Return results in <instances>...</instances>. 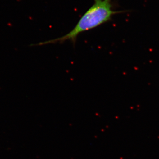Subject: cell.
<instances>
[{
    "mask_svg": "<svg viewBox=\"0 0 159 159\" xmlns=\"http://www.w3.org/2000/svg\"><path fill=\"white\" fill-rule=\"evenodd\" d=\"M112 0H94L93 5L82 16L75 27L68 34L58 38L32 45L62 43L67 41H70L75 45L77 36L80 33L110 21L114 15L128 11V10L115 11L112 9Z\"/></svg>",
    "mask_w": 159,
    "mask_h": 159,
    "instance_id": "1",
    "label": "cell"
}]
</instances>
